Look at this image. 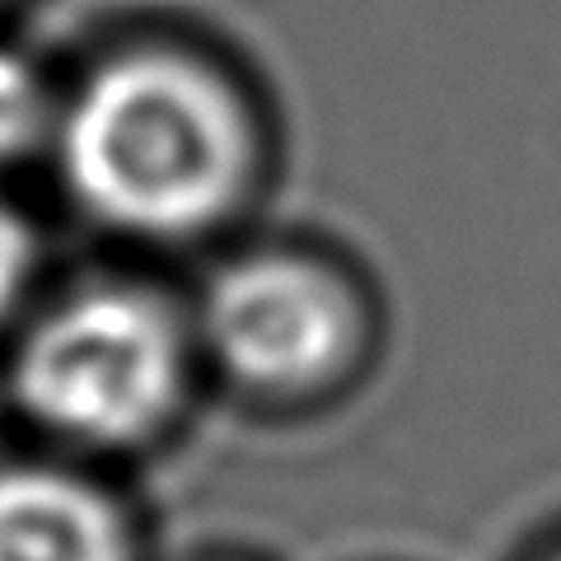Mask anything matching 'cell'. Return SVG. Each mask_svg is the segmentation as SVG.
Returning a JSON list of instances; mask_svg holds the SVG:
<instances>
[{"label": "cell", "mask_w": 561, "mask_h": 561, "mask_svg": "<svg viewBox=\"0 0 561 561\" xmlns=\"http://www.w3.org/2000/svg\"><path fill=\"white\" fill-rule=\"evenodd\" d=\"M66 187L127 234H192L239 197L253 122L230 80L183 51H122L61 108Z\"/></svg>", "instance_id": "6da1fadb"}, {"label": "cell", "mask_w": 561, "mask_h": 561, "mask_svg": "<svg viewBox=\"0 0 561 561\" xmlns=\"http://www.w3.org/2000/svg\"><path fill=\"white\" fill-rule=\"evenodd\" d=\"M24 408L80 440H131L179 389V332L136 290H90L61 305L20 351Z\"/></svg>", "instance_id": "7a4b0ae2"}, {"label": "cell", "mask_w": 561, "mask_h": 561, "mask_svg": "<svg viewBox=\"0 0 561 561\" xmlns=\"http://www.w3.org/2000/svg\"><path fill=\"white\" fill-rule=\"evenodd\" d=\"M206 337L239 379L295 389L328 375L351 337L342 286L305 257H243L206 295Z\"/></svg>", "instance_id": "3957f363"}, {"label": "cell", "mask_w": 561, "mask_h": 561, "mask_svg": "<svg viewBox=\"0 0 561 561\" xmlns=\"http://www.w3.org/2000/svg\"><path fill=\"white\" fill-rule=\"evenodd\" d=\"M0 561H122V534L90 486L0 472Z\"/></svg>", "instance_id": "277c9868"}, {"label": "cell", "mask_w": 561, "mask_h": 561, "mask_svg": "<svg viewBox=\"0 0 561 561\" xmlns=\"http://www.w3.org/2000/svg\"><path fill=\"white\" fill-rule=\"evenodd\" d=\"M51 127V99L33 61L0 47V164L28 154Z\"/></svg>", "instance_id": "5b68a950"}, {"label": "cell", "mask_w": 561, "mask_h": 561, "mask_svg": "<svg viewBox=\"0 0 561 561\" xmlns=\"http://www.w3.org/2000/svg\"><path fill=\"white\" fill-rule=\"evenodd\" d=\"M28 262H33L28 230L20 225L14 210L0 206V313H5L14 305V295H20L24 276H28Z\"/></svg>", "instance_id": "8992f818"}]
</instances>
